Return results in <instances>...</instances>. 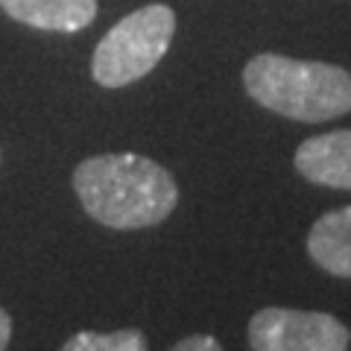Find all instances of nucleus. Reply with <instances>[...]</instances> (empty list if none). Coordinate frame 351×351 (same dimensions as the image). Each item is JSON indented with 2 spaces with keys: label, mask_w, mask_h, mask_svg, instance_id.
<instances>
[{
  "label": "nucleus",
  "mask_w": 351,
  "mask_h": 351,
  "mask_svg": "<svg viewBox=\"0 0 351 351\" xmlns=\"http://www.w3.org/2000/svg\"><path fill=\"white\" fill-rule=\"evenodd\" d=\"M73 191L88 217L123 232L164 223L179 202L173 176L138 152L85 158L73 170Z\"/></svg>",
  "instance_id": "1"
},
{
  "label": "nucleus",
  "mask_w": 351,
  "mask_h": 351,
  "mask_svg": "<svg viewBox=\"0 0 351 351\" xmlns=\"http://www.w3.org/2000/svg\"><path fill=\"white\" fill-rule=\"evenodd\" d=\"M243 85L258 106L299 123H325L351 112V73L339 64L261 53L243 68Z\"/></svg>",
  "instance_id": "2"
},
{
  "label": "nucleus",
  "mask_w": 351,
  "mask_h": 351,
  "mask_svg": "<svg viewBox=\"0 0 351 351\" xmlns=\"http://www.w3.org/2000/svg\"><path fill=\"white\" fill-rule=\"evenodd\" d=\"M176 12L167 3H147L106 32L91 59V76L103 88L132 85L167 56Z\"/></svg>",
  "instance_id": "3"
},
{
  "label": "nucleus",
  "mask_w": 351,
  "mask_h": 351,
  "mask_svg": "<svg viewBox=\"0 0 351 351\" xmlns=\"http://www.w3.org/2000/svg\"><path fill=\"white\" fill-rule=\"evenodd\" d=\"M252 351H348L351 331L331 313L263 307L249 319Z\"/></svg>",
  "instance_id": "4"
},
{
  "label": "nucleus",
  "mask_w": 351,
  "mask_h": 351,
  "mask_svg": "<svg viewBox=\"0 0 351 351\" xmlns=\"http://www.w3.org/2000/svg\"><path fill=\"white\" fill-rule=\"evenodd\" d=\"M293 164L307 182L322 184V188L351 191V129L307 138L295 149Z\"/></svg>",
  "instance_id": "5"
},
{
  "label": "nucleus",
  "mask_w": 351,
  "mask_h": 351,
  "mask_svg": "<svg viewBox=\"0 0 351 351\" xmlns=\"http://www.w3.org/2000/svg\"><path fill=\"white\" fill-rule=\"evenodd\" d=\"M18 24L47 32H80L97 18V0H0Z\"/></svg>",
  "instance_id": "6"
},
{
  "label": "nucleus",
  "mask_w": 351,
  "mask_h": 351,
  "mask_svg": "<svg viewBox=\"0 0 351 351\" xmlns=\"http://www.w3.org/2000/svg\"><path fill=\"white\" fill-rule=\"evenodd\" d=\"M307 252L325 272L351 278V205L316 219L307 234Z\"/></svg>",
  "instance_id": "7"
},
{
  "label": "nucleus",
  "mask_w": 351,
  "mask_h": 351,
  "mask_svg": "<svg viewBox=\"0 0 351 351\" xmlns=\"http://www.w3.org/2000/svg\"><path fill=\"white\" fill-rule=\"evenodd\" d=\"M62 351H147V337L138 328H123L114 334L80 331L62 346Z\"/></svg>",
  "instance_id": "8"
},
{
  "label": "nucleus",
  "mask_w": 351,
  "mask_h": 351,
  "mask_svg": "<svg viewBox=\"0 0 351 351\" xmlns=\"http://www.w3.org/2000/svg\"><path fill=\"white\" fill-rule=\"evenodd\" d=\"M170 351H223V346H219L214 337H208V334H193V337L179 339Z\"/></svg>",
  "instance_id": "9"
},
{
  "label": "nucleus",
  "mask_w": 351,
  "mask_h": 351,
  "mask_svg": "<svg viewBox=\"0 0 351 351\" xmlns=\"http://www.w3.org/2000/svg\"><path fill=\"white\" fill-rule=\"evenodd\" d=\"M9 339H12V319H9V313L0 307V351H6Z\"/></svg>",
  "instance_id": "10"
}]
</instances>
